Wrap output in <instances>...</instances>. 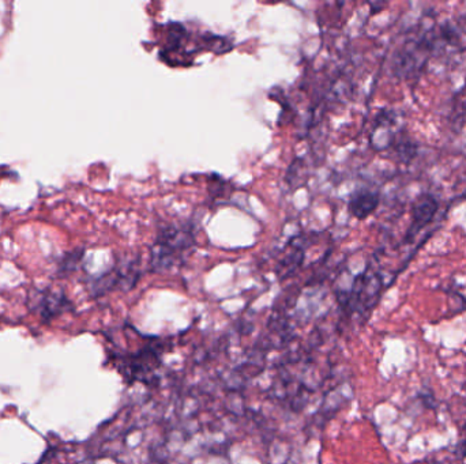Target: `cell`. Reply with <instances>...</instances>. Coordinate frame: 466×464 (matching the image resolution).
<instances>
[{
  "label": "cell",
  "mask_w": 466,
  "mask_h": 464,
  "mask_svg": "<svg viewBox=\"0 0 466 464\" xmlns=\"http://www.w3.org/2000/svg\"><path fill=\"white\" fill-rule=\"evenodd\" d=\"M194 246L190 229L168 226L161 229L151 248V268L158 273L169 271L179 266Z\"/></svg>",
  "instance_id": "cell-1"
},
{
  "label": "cell",
  "mask_w": 466,
  "mask_h": 464,
  "mask_svg": "<svg viewBox=\"0 0 466 464\" xmlns=\"http://www.w3.org/2000/svg\"><path fill=\"white\" fill-rule=\"evenodd\" d=\"M83 256V250H75L72 252H67L63 255V257L58 263V275L59 277H66L69 274L74 273Z\"/></svg>",
  "instance_id": "cell-5"
},
{
  "label": "cell",
  "mask_w": 466,
  "mask_h": 464,
  "mask_svg": "<svg viewBox=\"0 0 466 464\" xmlns=\"http://www.w3.org/2000/svg\"><path fill=\"white\" fill-rule=\"evenodd\" d=\"M28 305L29 309L45 323L51 322L72 309V301L67 295L62 290L52 287L33 289L29 293Z\"/></svg>",
  "instance_id": "cell-2"
},
{
  "label": "cell",
  "mask_w": 466,
  "mask_h": 464,
  "mask_svg": "<svg viewBox=\"0 0 466 464\" xmlns=\"http://www.w3.org/2000/svg\"><path fill=\"white\" fill-rule=\"evenodd\" d=\"M436 212V200L431 196H424L419 200V203L413 207V227L415 230H420V227L428 223L433 213ZM412 227V229H413Z\"/></svg>",
  "instance_id": "cell-4"
},
{
  "label": "cell",
  "mask_w": 466,
  "mask_h": 464,
  "mask_svg": "<svg viewBox=\"0 0 466 464\" xmlns=\"http://www.w3.org/2000/svg\"><path fill=\"white\" fill-rule=\"evenodd\" d=\"M378 203H379L378 194L363 191L351 199L349 210L356 218L364 219L378 207Z\"/></svg>",
  "instance_id": "cell-3"
}]
</instances>
